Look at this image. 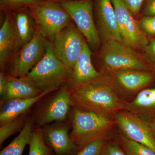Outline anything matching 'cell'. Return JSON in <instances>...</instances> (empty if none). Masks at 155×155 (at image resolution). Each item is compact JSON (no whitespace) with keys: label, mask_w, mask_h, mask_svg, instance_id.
I'll return each instance as SVG.
<instances>
[{"label":"cell","mask_w":155,"mask_h":155,"mask_svg":"<svg viewBox=\"0 0 155 155\" xmlns=\"http://www.w3.org/2000/svg\"><path fill=\"white\" fill-rule=\"evenodd\" d=\"M73 71L57 58L47 41L43 58L27 75L20 78L43 92H53L68 86Z\"/></svg>","instance_id":"obj_2"},{"label":"cell","mask_w":155,"mask_h":155,"mask_svg":"<svg viewBox=\"0 0 155 155\" xmlns=\"http://www.w3.org/2000/svg\"><path fill=\"white\" fill-rule=\"evenodd\" d=\"M101 58L106 68L112 72L126 69L147 70L148 69L133 48L113 39L105 40Z\"/></svg>","instance_id":"obj_5"},{"label":"cell","mask_w":155,"mask_h":155,"mask_svg":"<svg viewBox=\"0 0 155 155\" xmlns=\"http://www.w3.org/2000/svg\"><path fill=\"white\" fill-rule=\"evenodd\" d=\"M72 108L70 115L72 129L69 136L79 151L91 142L109 140V134L116 125L114 119L76 108Z\"/></svg>","instance_id":"obj_3"},{"label":"cell","mask_w":155,"mask_h":155,"mask_svg":"<svg viewBox=\"0 0 155 155\" xmlns=\"http://www.w3.org/2000/svg\"><path fill=\"white\" fill-rule=\"evenodd\" d=\"M134 15L139 14L145 0H122Z\"/></svg>","instance_id":"obj_29"},{"label":"cell","mask_w":155,"mask_h":155,"mask_svg":"<svg viewBox=\"0 0 155 155\" xmlns=\"http://www.w3.org/2000/svg\"><path fill=\"white\" fill-rule=\"evenodd\" d=\"M143 13L146 16H155V0H147Z\"/></svg>","instance_id":"obj_30"},{"label":"cell","mask_w":155,"mask_h":155,"mask_svg":"<svg viewBox=\"0 0 155 155\" xmlns=\"http://www.w3.org/2000/svg\"><path fill=\"white\" fill-rule=\"evenodd\" d=\"M54 1H57V0H54ZM59 1H60V2H61V1H62V0H59Z\"/></svg>","instance_id":"obj_34"},{"label":"cell","mask_w":155,"mask_h":155,"mask_svg":"<svg viewBox=\"0 0 155 155\" xmlns=\"http://www.w3.org/2000/svg\"><path fill=\"white\" fill-rule=\"evenodd\" d=\"M29 112L30 111L21 114L5 124L0 125L1 146L11 135L22 130L28 119Z\"/></svg>","instance_id":"obj_24"},{"label":"cell","mask_w":155,"mask_h":155,"mask_svg":"<svg viewBox=\"0 0 155 155\" xmlns=\"http://www.w3.org/2000/svg\"><path fill=\"white\" fill-rule=\"evenodd\" d=\"M60 4L74 21L78 30L93 47L99 46L101 40L94 19L90 0H62Z\"/></svg>","instance_id":"obj_7"},{"label":"cell","mask_w":155,"mask_h":155,"mask_svg":"<svg viewBox=\"0 0 155 155\" xmlns=\"http://www.w3.org/2000/svg\"><path fill=\"white\" fill-rule=\"evenodd\" d=\"M123 42L133 48H145L149 41L133 14L122 0H111Z\"/></svg>","instance_id":"obj_11"},{"label":"cell","mask_w":155,"mask_h":155,"mask_svg":"<svg viewBox=\"0 0 155 155\" xmlns=\"http://www.w3.org/2000/svg\"><path fill=\"white\" fill-rule=\"evenodd\" d=\"M7 84V75L3 72L0 73V96H2Z\"/></svg>","instance_id":"obj_31"},{"label":"cell","mask_w":155,"mask_h":155,"mask_svg":"<svg viewBox=\"0 0 155 155\" xmlns=\"http://www.w3.org/2000/svg\"><path fill=\"white\" fill-rule=\"evenodd\" d=\"M45 96L39 102L32 113L35 125L42 127L53 122L66 120L72 108L68 86Z\"/></svg>","instance_id":"obj_6"},{"label":"cell","mask_w":155,"mask_h":155,"mask_svg":"<svg viewBox=\"0 0 155 155\" xmlns=\"http://www.w3.org/2000/svg\"><path fill=\"white\" fill-rule=\"evenodd\" d=\"M138 24L145 34L155 36V16H144L140 19Z\"/></svg>","instance_id":"obj_27"},{"label":"cell","mask_w":155,"mask_h":155,"mask_svg":"<svg viewBox=\"0 0 155 155\" xmlns=\"http://www.w3.org/2000/svg\"><path fill=\"white\" fill-rule=\"evenodd\" d=\"M145 48H147L149 51L155 57V39L150 40L148 45Z\"/></svg>","instance_id":"obj_33"},{"label":"cell","mask_w":155,"mask_h":155,"mask_svg":"<svg viewBox=\"0 0 155 155\" xmlns=\"http://www.w3.org/2000/svg\"><path fill=\"white\" fill-rule=\"evenodd\" d=\"M85 41L78 28L69 24L58 34L51 44L57 58L73 71Z\"/></svg>","instance_id":"obj_8"},{"label":"cell","mask_w":155,"mask_h":155,"mask_svg":"<svg viewBox=\"0 0 155 155\" xmlns=\"http://www.w3.org/2000/svg\"><path fill=\"white\" fill-rule=\"evenodd\" d=\"M125 110L147 121L155 115V87L143 89L130 102L126 101Z\"/></svg>","instance_id":"obj_17"},{"label":"cell","mask_w":155,"mask_h":155,"mask_svg":"<svg viewBox=\"0 0 155 155\" xmlns=\"http://www.w3.org/2000/svg\"><path fill=\"white\" fill-rule=\"evenodd\" d=\"M22 48L17 31L9 15L0 29V66L4 70Z\"/></svg>","instance_id":"obj_13"},{"label":"cell","mask_w":155,"mask_h":155,"mask_svg":"<svg viewBox=\"0 0 155 155\" xmlns=\"http://www.w3.org/2000/svg\"><path fill=\"white\" fill-rule=\"evenodd\" d=\"M146 122H147L155 139V115Z\"/></svg>","instance_id":"obj_32"},{"label":"cell","mask_w":155,"mask_h":155,"mask_svg":"<svg viewBox=\"0 0 155 155\" xmlns=\"http://www.w3.org/2000/svg\"><path fill=\"white\" fill-rule=\"evenodd\" d=\"M13 24L22 47L30 41L36 31L35 22L29 10L22 9L18 11Z\"/></svg>","instance_id":"obj_20"},{"label":"cell","mask_w":155,"mask_h":155,"mask_svg":"<svg viewBox=\"0 0 155 155\" xmlns=\"http://www.w3.org/2000/svg\"><path fill=\"white\" fill-rule=\"evenodd\" d=\"M66 121L53 122L41 127L45 142L55 155H76L79 151L69 136L71 124Z\"/></svg>","instance_id":"obj_12"},{"label":"cell","mask_w":155,"mask_h":155,"mask_svg":"<svg viewBox=\"0 0 155 155\" xmlns=\"http://www.w3.org/2000/svg\"><path fill=\"white\" fill-rule=\"evenodd\" d=\"M96 11L100 32L105 40L113 39L124 42L111 0H97Z\"/></svg>","instance_id":"obj_14"},{"label":"cell","mask_w":155,"mask_h":155,"mask_svg":"<svg viewBox=\"0 0 155 155\" xmlns=\"http://www.w3.org/2000/svg\"><path fill=\"white\" fill-rule=\"evenodd\" d=\"M51 93L43 92L38 96L15 99L2 103L0 109V125H4L21 114L30 111L31 107Z\"/></svg>","instance_id":"obj_18"},{"label":"cell","mask_w":155,"mask_h":155,"mask_svg":"<svg viewBox=\"0 0 155 155\" xmlns=\"http://www.w3.org/2000/svg\"><path fill=\"white\" fill-rule=\"evenodd\" d=\"M113 119L125 137L150 148L155 152V139L146 121L125 110L116 113Z\"/></svg>","instance_id":"obj_10"},{"label":"cell","mask_w":155,"mask_h":155,"mask_svg":"<svg viewBox=\"0 0 155 155\" xmlns=\"http://www.w3.org/2000/svg\"><path fill=\"white\" fill-rule=\"evenodd\" d=\"M115 141L127 155H155L150 148L127 138L122 133L117 134Z\"/></svg>","instance_id":"obj_23"},{"label":"cell","mask_w":155,"mask_h":155,"mask_svg":"<svg viewBox=\"0 0 155 155\" xmlns=\"http://www.w3.org/2000/svg\"><path fill=\"white\" fill-rule=\"evenodd\" d=\"M69 92L72 107L102 117L113 119L115 114L125 109L126 101L120 97L113 85L102 75L72 87Z\"/></svg>","instance_id":"obj_1"},{"label":"cell","mask_w":155,"mask_h":155,"mask_svg":"<svg viewBox=\"0 0 155 155\" xmlns=\"http://www.w3.org/2000/svg\"><path fill=\"white\" fill-rule=\"evenodd\" d=\"M47 41L36 31L13 59L8 75L17 78L27 75L44 56Z\"/></svg>","instance_id":"obj_9"},{"label":"cell","mask_w":155,"mask_h":155,"mask_svg":"<svg viewBox=\"0 0 155 155\" xmlns=\"http://www.w3.org/2000/svg\"><path fill=\"white\" fill-rule=\"evenodd\" d=\"M101 155H127L116 141L106 140Z\"/></svg>","instance_id":"obj_28"},{"label":"cell","mask_w":155,"mask_h":155,"mask_svg":"<svg viewBox=\"0 0 155 155\" xmlns=\"http://www.w3.org/2000/svg\"><path fill=\"white\" fill-rule=\"evenodd\" d=\"M91 56V51L85 41L82 51L75 64L72 80L68 85V88L101 76V73L98 72L94 67Z\"/></svg>","instance_id":"obj_16"},{"label":"cell","mask_w":155,"mask_h":155,"mask_svg":"<svg viewBox=\"0 0 155 155\" xmlns=\"http://www.w3.org/2000/svg\"><path fill=\"white\" fill-rule=\"evenodd\" d=\"M114 75L119 85L129 94L141 91L154 79L153 74L147 70H119L114 72Z\"/></svg>","instance_id":"obj_15"},{"label":"cell","mask_w":155,"mask_h":155,"mask_svg":"<svg viewBox=\"0 0 155 155\" xmlns=\"http://www.w3.org/2000/svg\"><path fill=\"white\" fill-rule=\"evenodd\" d=\"M7 85L4 94L1 97V104L15 99L38 96L43 93L21 78L7 75Z\"/></svg>","instance_id":"obj_19"},{"label":"cell","mask_w":155,"mask_h":155,"mask_svg":"<svg viewBox=\"0 0 155 155\" xmlns=\"http://www.w3.org/2000/svg\"><path fill=\"white\" fill-rule=\"evenodd\" d=\"M34 127L33 119L29 116L19 134L10 144L1 150L0 155H22L25 147L30 143Z\"/></svg>","instance_id":"obj_21"},{"label":"cell","mask_w":155,"mask_h":155,"mask_svg":"<svg viewBox=\"0 0 155 155\" xmlns=\"http://www.w3.org/2000/svg\"><path fill=\"white\" fill-rule=\"evenodd\" d=\"M45 0H0L1 10L7 11L29 6L41 2Z\"/></svg>","instance_id":"obj_25"},{"label":"cell","mask_w":155,"mask_h":155,"mask_svg":"<svg viewBox=\"0 0 155 155\" xmlns=\"http://www.w3.org/2000/svg\"><path fill=\"white\" fill-rule=\"evenodd\" d=\"M106 140H99L91 142L80 150L76 155H101Z\"/></svg>","instance_id":"obj_26"},{"label":"cell","mask_w":155,"mask_h":155,"mask_svg":"<svg viewBox=\"0 0 155 155\" xmlns=\"http://www.w3.org/2000/svg\"><path fill=\"white\" fill-rule=\"evenodd\" d=\"M28 8L37 31L51 43L61 31L70 24L72 19L61 4L54 0H45Z\"/></svg>","instance_id":"obj_4"},{"label":"cell","mask_w":155,"mask_h":155,"mask_svg":"<svg viewBox=\"0 0 155 155\" xmlns=\"http://www.w3.org/2000/svg\"><path fill=\"white\" fill-rule=\"evenodd\" d=\"M28 145V155H55L53 150L45 142L41 127L35 126Z\"/></svg>","instance_id":"obj_22"}]
</instances>
